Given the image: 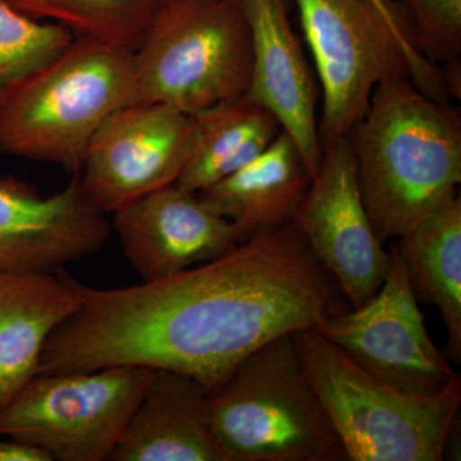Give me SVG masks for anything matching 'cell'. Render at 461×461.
Instances as JSON below:
<instances>
[{"label": "cell", "instance_id": "cell-20", "mask_svg": "<svg viewBox=\"0 0 461 461\" xmlns=\"http://www.w3.org/2000/svg\"><path fill=\"white\" fill-rule=\"evenodd\" d=\"M38 20L65 26L75 36L135 50L168 0H7Z\"/></svg>", "mask_w": 461, "mask_h": 461}, {"label": "cell", "instance_id": "cell-3", "mask_svg": "<svg viewBox=\"0 0 461 461\" xmlns=\"http://www.w3.org/2000/svg\"><path fill=\"white\" fill-rule=\"evenodd\" d=\"M132 103L133 50L75 36L0 98V154L78 173L102 124Z\"/></svg>", "mask_w": 461, "mask_h": 461}, {"label": "cell", "instance_id": "cell-6", "mask_svg": "<svg viewBox=\"0 0 461 461\" xmlns=\"http://www.w3.org/2000/svg\"><path fill=\"white\" fill-rule=\"evenodd\" d=\"M209 418L226 461H348L293 333L249 355L209 393Z\"/></svg>", "mask_w": 461, "mask_h": 461}, {"label": "cell", "instance_id": "cell-4", "mask_svg": "<svg viewBox=\"0 0 461 461\" xmlns=\"http://www.w3.org/2000/svg\"><path fill=\"white\" fill-rule=\"evenodd\" d=\"M306 375L348 461H441L460 418L461 377L418 395L373 377L314 327L293 333Z\"/></svg>", "mask_w": 461, "mask_h": 461}, {"label": "cell", "instance_id": "cell-17", "mask_svg": "<svg viewBox=\"0 0 461 461\" xmlns=\"http://www.w3.org/2000/svg\"><path fill=\"white\" fill-rule=\"evenodd\" d=\"M313 177L295 141L281 130L259 157L198 195L235 224L245 241L293 222Z\"/></svg>", "mask_w": 461, "mask_h": 461}, {"label": "cell", "instance_id": "cell-15", "mask_svg": "<svg viewBox=\"0 0 461 461\" xmlns=\"http://www.w3.org/2000/svg\"><path fill=\"white\" fill-rule=\"evenodd\" d=\"M111 461H226L209 418V391L182 373L154 369Z\"/></svg>", "mask_w": 461, "mask_h": 461}, {"label": "cell", "instance_id": "cell-2", "mask_svg": "<svg viewBox=\"0 0 461 461\" xmlns=\"http://www.w3.org/2000/svg\"><path fill=\"white\" fill-rule=\"evenodd\" d=\"M346 138L381 244L411 232L456 198L460 109L424 95L409 78L378 84Z\"/></svg>", "mask_w": 461, "mask_h": 461}, {"label": "cell", "instance_id": "cell-16", "mask_svg": "<svg viewBox=\"0 0 461 461\" xmlns=\"http://www.w3.org/2000/svg\"><path fill=\"white\" fill-rule=\"evenodd\" d=\"M85 287L60 271L0 272V408L38 375L42 348L83 306Z\"/></svg>", "mask_w": 461, "mask_h": 461}, {"label": "cell", "instance_id": "cell-10", "mask_svg": "<svg viewBox=\"0 0 461 461\" xmlns=\"http://www.w3.org/2000/svg\"><path fill=\"white\" fill-rule=\"evenodd\" d=\"M195 117L169 105L136 102L115 111L91 139L81 185L103 213L176 184L186 165Z\"/></svg>", "mask_w": 461, "mask_h": 461}, {"label": "cell", "instance_id": "cell-11", "mask_svg": "<svg viewBox=\"0 0 461 461\" xmlns=\"http://www.w3.org/2000/svg\"><path fill=\"white\" fill-rule=\"evenodd\" d=\"M294 222L353 308L377 293L391 256L378 241L364 205L348 138L323 148Z\"/></svg>", "mask_w": 461, "mask_h": 461}, {"label": "cell", "instance_id": "cell-14", "mask_svg": "<svg viewBox=\"0 0 461 461\" xmlns=\"http://www.w3.org/2000/svg\"><path fill=\"white\" fill-rule=\"evenodd\" d=\"M247 20L253 69L245 95L263 105L291 136L313 176L321 149L317 107L320 85L294 30L293 0H232Z\"/></svg>", "mask_w": 461, "mask_h": 461}, {"label": "cell", "instance_id": "cell-23", "mask_svg": "<svg viewBox=\"0 0 461 461\" xmlns=\"http://www.w3.org/2000/svg\"><path fill=\"white\" fill-rule=\"evenodd\" d=\"M0 461H51L50 457L38 448L18 444L16 441L0 439Z\"/></svg>", "mask_w": 461, "mask_h": 461}, {"label": "cell", "instance_id": "cell-7", "mask_svg": "<svg viewBox=\"0 0 461 461\" xmlns=\"http://www.w3.org/2000/svg\"><path fill=\"white\" fill-rule=\"evenodd\" d=\"M136 102L196 114L248 93L247 20L232 0H168L133 50Z\"/></svg>", "mask_w": 461, "mask_h": 461}, {"label": "cell", "instance_id": "cell-5", "mask_svg": "<svg viewBox=\"0 0 461 461\" xmlns=\"http://www.w3.org/2000/svg\"><path fill=\"white\" fill-rule=\"evenodd\" d=\"M321 94V149L348 136L382 81L405 77L447 103L439 66L418 50L375 0H293Z\"/></svg>", "mask_w": 461, "mask_h": 461}, {"label": "cell", "instance_id": "cell-12", "mask_svg": "<svg viewBox=\"0 0 461 461\" xmlns=\"http://www.w3.org/2000/svg\"><path fill=\"white\" fill-rule=\"evenodd\" d=\"M105 215L78 173L50 196L14 176L0 177V272H58L94 256L111 236Z\"/></svg>", "mask_w": 461, "mask_h": 461}, {"label": "cell", "instance_id": "cell-18", "mask_svg": "<svg viewBox=\"0 0 461 461\" xmlns=\"http://www.w3.org/2000/svg\"><path fill=\"white\" fill-rule=\"evenodd\" d=\"M195 117L186 165L176 181L200 193L249 165L268 148L282 126L263 105L247 95L206 108Z\"/></svg>", "mask_w": 461, "mask_h": 461}, {"label": "cell", "instance_id": "cell-9", "mask_svg": "<svg viewBox=\"0 0 461 461\" xmlns=\"http://www.w3.org/2000/svg\"><path fill=\"white\" fill-rule=\"evenodd\" d=\"M390 256L386 278L368 302L327 315L314 329L379 381L433 395L457 375L429 338L397 244Z\"/></svg>", "mask_w": 461, "mask_h": 461}, {"label": "cell", "instance_id": "cell-1", "mask_svg": "<svg viewBox=\"0 0 461 461\" xmlns=\"http://www.w3.org/2000/svg\"><path fill=\"white\" fill-rule=\"evenodd\" d=\"M339 294L293 221L171 277L85 287L83 306L42 348L38 375L147 366L212 393L258 348L338 312Z\"/></svg>", "mask_w": 461, "mask_h": 461}, {"label": "cell", "instance_id": "cell-24", "mask_svg": "<svg viewBox=\"0 0 461 461\" xmlns=\"http://www.w3.org/2000/svg\"><path fill=\"white\" fill-rule=\"evenodd\" d=\"M439 66V65H438ZM442 83L448 98H461V60L460 57L445 60L439 66Z\"/></svg>", "mask_w": 461, "mask_h": 461}, {"label": "cell", "instance_id": "cell-8", "mask_svg": "<svg viewBox=\"0 0 461 461\" xmlns=\"http://www.w3.org/2000/svg\"><path fill=\"white\" fill-rule=\"evenodd\" d=\"M154 369L39 373L0 408V436L51 461L109 460Z\"/></svg>", "mask_w": 461, "mask_h": 461}, {"label": "cell", "instance_id": "cell-21", "mask_svg": "<svg viewBox=\"0 0 461 461\" xmlns=\"http://www.w3.org/2000/svg\"><path fill=\"white\" fill-rule=\"evenodd\" d=\"M75 35L0 0V98L67 47Z\"/></svg>", "mask_w": 461, "mask_h": 461}, {"label": "cell", "instance_id": "cell-13", "mask_svg": "<svg viewBox=\"0 0 461 461\" xmlns=\"http://www.w3.org/2000/svg\"><path fill=\"white\" fill-rule=\"evenodd\" d=\"M111 227L142 282L162 280L211 262L242 242L235 224L198 193L173 184L114 212Z\"/></svg>", "mask_w": 461, "mask_h": 461}, {"label": "cell", "instance_id": "cell-25", "mask_svg": "<svg viewBox=\"0 0 461 461\" xmlns=\"http://www.w3.org/2000/svg\"><path fill=\"white\" fill-rule=\"evenodd\" d=\"M375 3L397 27L408 32L415 41L411 17H409L408 12L399 0H375Z\"/></svg>", "mask_w": 461, "mask_h": 461}, {"label": "cell", "instance_id": "cell-19", "mask_svg": "<svg viewBox=\"0 0 461 461\" xmlns=\"http://www.w3.org/2000/svg\"><path fill=\"white\" fill-rule=\"evenodd\" d=\"M417 299L435 305L447 330L446 354L461 363V199L397 239Z\"/></svg>", "mask_w": 461, "mask_h": 461}, {"label": "cell", "instance_id": "cell-22", "mask_svg": "<svg viewBox=\"0 0 461 461\" xmlns=\"http://www.w3.org/2000/svg\"><path fill=\"white\" fill-rule=\"evenodd\" d=\"M411 17L415 44L438 65L461 54V0H399Z\"/></svg>", "mask_w": 461, "mask_h": 461}]
</instances>
